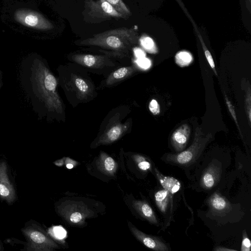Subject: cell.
Returning <instances> with one entry per match:
<instances>
[{
	"mask_svg": "<svg viewBox=\"0 0 251 251\" xmlns=\"http://www.w3.org/2000/svg\"><path fill=\"white\" fill-rule=\"evenodd\" d=\"M86 22L98 24L112 19H125L105 0H84L82 12Z\"/></svg>",
	"mask_w": 251,
	"mask_h": 251,
	"instance_id": "obj_6",
	"label": "cell"
},
{
	"mask_svg": "<svg viewBox=\"0 0 251 251\" xmlns=\"http://www.w3.org/2000/svg\"><path fill=\"white\" fill-rule=\"evenodd\" d=\"M128 226L134 236L147 247L157 251H168L167 245L159 238L147 234L137 228L131 223L127 221Z\"/></svg>",
	"mask_w": 251,
	"mask_h": 251,
	"instance_id": "obj_11",
	"label": "cell"
},
{
	"mask_svg": "<svg viewBox=\"0 0 251 251\" xmlns=\"http://www.w3.org/2000/svg\"><path fill=\"white\" fill-rule=\"evenodd\" d=\"M245 110L250 126L251 123V92L250 86L246 89L245 94Z\"/></svg>",
	"mask_w": 251,
	"mask_h": 251,
	"instance_id": "obj_25",
	"label": "cell"
},
{
	"mask_svg": "<svg viewBox=\"0 0 251 251\" xmlns=\"http://www.w3.org/2000/svg\"><path fill=\"white\" fill-rule=\"evenodd\" d=\"M0 195L8 201H12L15 191L6 173L5 163L0 165Z\"/></svg>",
	"mask_w": 251,
	"mask_h": 251,
	"instance_id": "obj_14",
	"label": "cell"
},
{
	"mask_svg": "<svg viewBox=\"0 0 251 251\" xmlns=\"http://www.w3.org/2000/svg\"><path fill=\"white\" fill-rule=\"evenodd\" d=\"M33 92L47 113L58 122H65L66 106L59 96L58 78L42 60L35 59L30 77Z\"/></svg>",
	"mask_w": 251,
	"mask_h": 251,
	"instance_id": "obj_1",
	"label": "cell"
},
{
	"mask_svg": "<svg viewBox=\"0 0 251 251\" xmlns=\"http://www.w3.org/2000/svg\"><path fill=\"white\" fill-rule=\"evenodd\" d=\"M129 112V108L126 105L110 111L101 123L97 136L91 144V148L112 144L129 132L131 119L129 118L124 122Z\"/></svg>",
	"mask_w": 251,
	"mask_h": 251,
	"instance_id": "obj_4",
	"label": "cell"
},
{
	"mask_svg": "<svg viewBox=\"0 0 251 251\" xmlns=\"http://www.w3.org/2000/svg\"><path fill=\"white\" fill-rule=\"evenodd\" d=\"M176 63L181 67L189 66L193 61L192 54L186 51H181L175 56Z\"/></svg>",
	"mask_w": 251,
	"mask_h": 251,
	"instance_id": "obj_22",
	"label": "cell"
},
{
	"mask_svg": "<svg viewBox=\"0 0 251 251\" xmlns=\"http://www.w3.org/2000/svg\"><path fill=\"white\" fill-rule=\"evenodd\" d=\"M97 164L100 171L108 176L114 175L117 168L116 161L104 152L100 153Z\"/></svg>",
	"mask_w": 251,
	"mask_h": 251,
	"instance_id": "obj_16",
	"label": "cell"
},
{
	"mask_svg": "<svg viewBox=\"0 0 251 251\" xmlns=\"http://www.w3.org/2000/svg\"><path fill=\"white\" fill-rule=\"evenodd\" d=\"M251 242L248 237L244 235L242 241L241 250L242 251H250L251 250Z\"/></svg>",
	"mask_w": 251,
	"mask_h": 251,
	"instance_id": "obj_31",
	"label": "cell"
},
{
	"mask_svg": "<svg viewBox=\"0 0 251 251\" xmlns=\"http://www.w3.org/2000/svg\"><path fill=\"white\" fill-rule=\"evenodd\" d=\"M218 179V173L216 169L210 166L203 173L201 178V184L206 189H210L215 186Z\"/></svg>",
	"mask_w": 251,
	"mask_h": 251,
	"instance_id": "obj_20",
	"label": "cell"
},
{
	"mask_svg": "<svg viewBox=\"0 0 251 251\" xmlns=\"http://www.w3.org/2000/svg\"><path fill=\"white\" fill-rule=\"evenodd\" d=\"M14 17L17 22L29 27L43 30L53 28L51 22L42 15L34 11L18 9L15 12Z\"/></svg>",
	"mask_w": 251,
	"mask_h": 251,
	"instance_id": "obj_8",
	"label": "cell"
},
{
	"mask_svg": "<svg viewBox=\"0 0 251 251\" xmlns=\"http://www.w3.org/2000/svg\"><path fill=\"white\" fill-rule=\"evenodd\" d=\"M190 135V129L186 125L179 127L173 134L172 143L173 146L177 152L182 151L185 147Z\"/></svg>",
	"mask_w": 251,
	"mask_h": 251,
	"instance_id": "obj_15",
	"label": "cell"
},
{
	"mask_svg": "<svg viewBox=\"0 0 251 251\" xmlns=\"http://www.w3.org/2000/svg\"><path fill=\"white\" fill-rule=\"evenodd\" d=\"M29 237L34 243L47 248L49 250H52L59 247L54 242L40 231H32L30 232Z\"/></svg>",
	"mask_w": 251,
	"mask_h": 251,
	"instance_id": "obj_18",
	"label": "cell"
},
{
	"mask_svg": "<svg viewBox=\"0 0 251 251\" xmlns=\"http://www.w3.org/2000/svg\"><path fill=\"white\" fill-rule=\"evenodd\" d=\"M135 62L143 70H147L149 69L151 65V61L146 57L141 58H137L136 60H135Z\"/></svg>",
	"mask_w": 251,
	"mask_h": 251,
	"instance_id": "obj_28",
	"label": "cell"
},
{
	"mask_svg": "<svg viewBox=\"0 0 251 251\" xmlns=\"http://www.w3.org/2000/svg\"><path fill=\"white\" fill-rule=\"evenodd\" d=\"M118 13L121 14L125 18L129 17L131 13L128 7L126 5L123 0H105Z\"/></svg>",
	"mask_w": 251,
	"mask_h": 251,
	"instance_id": "obj_21",
	"label": "cell"
},
{
	"mask_svg": "<svg viewBox=\"0 0 251 251\" xmlns=\"http://www.w3.org/2000/svg\"><path fill=\"white\" fill-rule=\"evenodd\" d=\"M209 204L212 210L218 213H223L227 210L229 204L227 201L217 193H214L210 198Z\"/></svg>",
	"mask_w": 251,
	"mask_h": 251,
	"instance_id": "obj_19",
	"label": "cell"
},
{
	"mask_svg": "<svg viewBox=\"0 0 251 251\" xmlns=\"http://www.w3.org/2000/svg\"><path fill=\"white\" fill-rule=\"evenodd\" d=\"M66 166L68 169H71L73 168L76 164V162L68 157H65Z\"/></svg>",
	"mask_w": 251,
	"mask_h": 251,
	"instance_id": "obj_33",
	"label": "cell"
},
{
	"mask_svg": "<svg viewBox=\"0 0 251 251\" xmlns=\"http://www.w3.org/2000/svg\"><path fill=\"white\" fill-rule=\"evenodd\" d=\"M149 108L151 112L154 115H157L160 113V106L157 101L154 99L151 100L150 101Z\"/></svg>",
	"mask_w": 251,
	"mask_h": 251,
	"instance_id": "obj_29",
	"label": "cell"
},
{
	"mask_svg": "<svg viewBox=\"0 0 251 251\" xmlns=\"http://www.w3.org/2000/svg\"><path fill=\"white\" fill-rule=\"evenodd\" d=\"M204 54L210 67L212 68L215 75H217V73L215 69V65L212 56L210 51L205 48H204Z\"/></svg>",
	"mask_w": 251,
	"mask_h": 251,
	"instance_id": "obj_30",
	"label": "cell"
},
{
	"mask_svg": "<svg viewBox=\"0 0 251 251\" xmlns=\"http://www.w3.org/2000/svg\"><path fill=\"white\" fill-rule=\"evenodd\" d=\"M154 171L159 182L164 189L173 195L179 190L181 184L177 179L172 176L163 175L156 168L154 169Z\"/></svg>",
	"mask_w": 251,
	"mask_h": 251,
	"instance_id": "obj_17",
	"label": "cell"
},
{
	"mask_svg": "<svg viewBox=\"0 0 251 251\" xmlns=\"http://www.w3.org/2000/svg\"><path fill=\"white\" fill-rule=\"evenodd\" d=\"M138 167L143 171H147L151 168V164L146 158L139 154H135L133 156Z\"/></svg>",
	"mask_w": 251,
	"mask_h": 251,
	"instance_id": "obj_24",
	"label": "cell"
},
{
	"mask_svg": "<svg viewBox=\"0 0 251 251\" xmlns=\"http://www.w3.org/2000/svg\"><path fill=\"white\" fill-rule=\"evenodd\" d=\"M154 201L160 211L164 215H169L173 209V194L165 189H161L154 194Z\"/></svg>",
	"mask_w": 251,
	"mask_h": 251,
	"instance_id": "obj_12",
	"label": "cell"
},
{
	"mask_svg": "<svg viewBox=\"0 0 251 251\" xmlns=\"http://www.w3.org/2000/svg\"><path fill=\"white\" fill-rule=\"evenodd\" d=\"M133 52L137 58H141L146 57L145 52L140 48H135L133 49Z\"/></svg>",
	"mask_w": 251,
	"mask_h": 251,
	"instance_id": "obj_32",
	"label": "cell"
},
{
	"mask_svg": "<svg viewBox=\"0 0 251 251\" xmlns=\"http://www.w3.org/2000/svg\"><path fill=\"white\" fill-rule=\"evenodd\" d=\"M136 42L135 28L123 27L94 34L76 44L100 48L99 52L115 59L125 66L130 63L128 62L129 53Z\"/></svg>",
	"mask_w": 251,
	"mask_h": 251,
	"instance_id": "obj_3",
	"label": "cell"
},
{
	"mask_svg": "<svg viewBox=\"0 0 251 251\" xmlns=\"http://www.w3.org/2000/svg\"><path fill=\"white\" fill-rule=\"evenodd\" d=\"M205 143V140L195 138L193 144L188 149L176 154H169L165 160L176 165H190L196 159Z\"/></svg>",
	"mask_w": 251,
	"mask_h": 251,
	"instance_id": "obj_10",
	"label": "cell"
},
{
	"mask_svg": "<svg viewBox=\"0 0 251 251\" xmlns=\"http://www.w3.org/2000/svg\"><path fill=\"white\" fill-rule=\"evenodd\" d=\"M64 157L62 158L60 160H57L56 161H55L54 162V164L57 165V166H62L64 164Z\"/></svg>",
	"mask_w": 251,
	"mask_h": 251,
	"instance_id": "obj_34",
	"label": "cell"
},
{
	"mask_svg": "<svg viewBox=\"0 0 251 251\" xmlns=\"http://www.w3.org/2000/svg\"><path fill=\"white\" fill-rule=\"evenodd\" d=\"M51 231L54 237L58 240H63L66 237V230L61 226L53 227Z\"/></svg>",
	"mask_w": 251,
	"mask_h": 251,
	"instance_id": "obj_27",
	"label": "cell"
},
{
	"mask_svg": "<svg viewBox=\"0 0 251 251\" xmlns=\"http://www.w3.org/2000/svg\"><path fill=\"white\" fill-rule=\"evenodd\" d=\"M225 101H226V104L228 110L232 119H233L238 130H239L240 134L241 135V130L240 129V127L238 125L234 107L233 105L232 104L230 101L229 100V99L226 96H225Z\"/></svg>",
	"mask_w": 251,
	"mask_h": 251,
	"instance_id": "obj_26",
	"label": "cell"
},
{
	"mask_svg": "<svg viewBox=\"0 0 251 251\" xmlns=\"http://www.w3.org/2000/svg\"><path fill=\"white\" fill-rule=\"evenodd\" d=\"M67 58L89 73L103 75L105 77L116 69L124 66L115 59L104 54L73 52L68 54Z\"/></svg>",
	"mask_w": 251,
	"mask_h": 251,
	"instance_id": "obj_5",
	"label": "cell"
},
{
	"mask_svg": "<svg viewBox=\"0 0 251 251\" xmlns=\"http://www.w3.org/2000/svg\"><path fill=\"white\" fill-rule=\"evenodd\" d=\"M140 42L141 46L148 52L155 53L157 49L153 40L148 36H144L140 38Z\"/></svg>",
	"mask_w": 251,
	"mask_h": 251,
	"instance_id": "obj_23",
	"label": "cell"
},
{
	"mask_svg": "<svg viewBox=\"0 0 251 251\" xmlns=\"http://www.w3.org/2000/svg\"><path fill=\"white\" fill-rule=\"evenodd\" d=\"M58 84L74 108L94 100L98 96V88L89 72L79 65L69 62L57 69Z\"/></svg>",
	"mask_w": 251,
	"mask_h": 251,
	"instance_id": "obj_2",
	"label": "cell"
},
{
	"mask_svg": "<svg viewBox=\"0 0 251 251\" xmlns=\"http://www.w3.org/2000/svg\"><path fill=\"white\" fill-rule=\"evenodd\" d=\"M60 207L61 216L71 225H84L86 219L93 217L95 214L93 208L81 201L67 200L62 202Z\"/></svg>",
	"mask_w": 251,
	"mask_h": 251,
	"instance_id": "obj_7",
	"label": "cell"
},
{
	"mask_svg": "<svg viewBox=\"0 0 251 251\" xmlns=\"http://www.w3.org/2000/svg\"><path fill=\"white\" fill-rule=\"evenodd\" d=\"M143 70L134 61L131 65L121 66L110 73L103 79L97 87L98 89L109 88L133 76L138 71Z\"/></svg>",
	"mask_w": 251,
	"mask_h": 251,
	"instance_id": "obj_9",
	"label": "cell"
},
{
	"mask_svg": "<svg viewBox=\"0 0 251 251\" xmlns=\"http://www.w3.org/2000/svg\"><path fill=\"white\" fill-rule=\"evenodd\" d=\"M132 205L136 211L143 219L146 220L151 224L158 226V222L155 213L150 205L145 201L140 200H134Z\"/></svg>",
	"mask_w": 251,
	"mask_h": 251,
	"instance_id": "obj_13",
	"label": "cell"
}]
</instances>
